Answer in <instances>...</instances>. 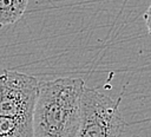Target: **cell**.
Masks as SVG:
<instances>
[{"mask_svg": "<svg viewBox=\"0 0 151 137\" xmlns=\"http://www.w3.org/2000/svg\"><path fill=\"white\" fill-rule=\"evenodd\" d=\"M120 99H112L93 87L81 97V119L76 137H120L126 122L119 110Z\"/></svg>", "mask_w": 151, "mask_h": 137, "instance_id": "obj_2", "label": "cell"}, {"mask_svg": "<svg viewBox=\"0 0 151 137\" xmlns=\"http://www.w3.org/2000/svg\"><path fill=\"white\" fill-rule=\"evenodd\" d=\"M0 137H34L32 122L0 116Z\"/></svg>", "mask_w": 151, "mask_h": 137, "instance_id": "obj_4", "label": "cell"}, {"mask_svg": "<svg viewBox=\"0 0 151 137\" xmlns=\"http://www.w3.org/2000/svg\"><path fill=\"white\" fill-rule=\"evenodd\" d=\"M144 20H145V24H146L149 34H150V37H151V5L147 7L146 12L144 13Z\"/></svg>", "mask_w": 151, "mask_h": 137, "instance_id": "obj_6", "label": "cell"}, {"mask_svg": "<svg viewBox=\"0 0 151 137\" xmlns=\"http://www.w3.org/2000/svg\"><path fill=\"white\" fill-rule=\"evenodd\" d=\"M81 78L39 81L32 125L34 137H76L81 119Z\"/></svg>", "mask_w": 151, "mask_h": 137, "instance_id": "obj_1", "label": "cell"}, {"mask_svg": "<svg viewBox=\"0 0 151 137\" xmlns=\"http://www.w3.org/2000/svg\"><path fill=\"white\" fill-rule=\"evenodd\" d=\"M28 0H0V27L17 22L26 11Z\"/></svg>", "mask_w": 151, "mask_h": 137, "instance_id": "obj_5", "label": "cell"}, {"mask_svg": "<svg viewBox=\"0 0 151 137\" xmlns=\"http://www.w3.org/2000/svg\"><path fill=\"white\" fill-rule=\"evenodd\" d=\"M39 91V80L29 74L0 70V116L31 120Z\"/></svg>", "mask_w": 151, "mask_h": 137, "instance_id": "obj_3", "label": "cell"}]
</instances>
